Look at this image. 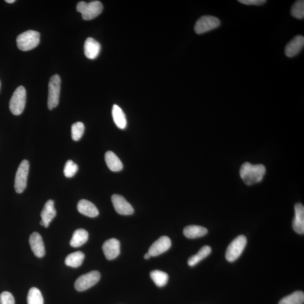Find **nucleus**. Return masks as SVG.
Segmentation results:
<instances>
[{"label":"nucleus","instance_id":"obj_1","mask_svg":"<svg viewBox=\"0 0 304 304\" xmlns=\"http://www.w3.org/2000/svg\"><path fill=\"white\" fill-rule=\"evenodd\" d=\"M265 173L266 169L263 165H253L249 162L243 163L239 172L242 180L248 185L260 182L263 180Z\"/></svg>","mask_w":304,"mask_h":304},{"label":"nucleus","instance_id":"obj_2","mask_svg":"<svg viewBox=\"0 0 304 304\" xmlns=\"http://www.w3.org/2000/svg\"><path fill=\"white\" fill-rule=\"evenodd\" d=\"M40 33L29 30L19 35L17 39V47L24 51L32 50L40 43Z\"/></svg>","mask_w":304,"mask_h":304},{"label":"nucleus","instance_id":"obj_3","mask_svg":"<svg viewBox=\"0 0 304 304\" xmlns=\"http://www.w3.org/2000/svg\"><path fill=\"white\" fill-rule=\"evenodd\" d=\"M103 9L102 3L99 1L90 2L80 1L77 3V10L82 14L83 20L90 21L100 15Z\"/></svg>","mask_w":304,"mask_h":304},{"label":"nucleus","instance_id":"obj_4","mask_svg":"<svg viewBox=\"0 0 304 304\" xmlns=\"http://www.w3.org/2000/svg\"><path fill=\"white\" fill-rule=\"evenodd\" d=\"M26 101V91L24 86H19L11 98L9 108L14 115H21L24 112Z\"/></svg>","mask_w":304,"mask_h":304},{"label":"nucleus","instance_id":"obj_5","mask_svg":"<svg viewBox=\"0 0 304 304\" xmlns=\"http://www.w3.org/2000/svg\"><path fill=\"white\" fill-rule=\"evenodd\" d=\"M247 238L245 235H239L228 246L226 252V258L228 261L233 262L241 256L247 245Z\"/></svg>","mask_w":304,"mask_h":304},{"label":"nucleus","instance_id":"obj_6","mask_svg":"<svg viewBox=\"0 0 304 304\" xmlns=\"http://www.w3.org/2000/svg\"><path fill=\"white\" fill-rule=\"evenodd\" d=\"M61 79L58 75L52 76L49 83L48 106L50 110L59 104Z\"/></svg>","mask_w":304,"mask_h":304},{"label":"nucleus","instance_id":"obj_7","mask_svg":"<svg viewBox=\"0 0 304 304\" xmlns=\"http://www.w3.org/2000/svg\"><path fill=\"white\" fill-rule=\"evenodd\" d=\"M29 162L26 159L22 161L19 166L15 178L14 188L18 193L24 192L27 184L29 173Z\"/></svg>","mask_w":304,"mask_h":304},{"label":"nucleus","instance_id":"obj_8","mask_svg":"<svg viewBox=\"0 0 304 304\" xmlns=\"http://www.w3.org/2000/svg\"><path fill=\"white\" fill-rule=\"evenodd\" d=\"M101 279V273L97 271H91L79 277L76 280V290L81 292L87 290L96 284Z\"/></svg>","mask_w":304,"mask_h":304},{"label":"nucleus","instance_id":"obj_9","mask_svg":"<svg viewBox=\"0 0 304 304\" xmlns=\"http://www.w3.org/2000/svg\"><path fill=\"white\" fill-rule=\"evenodd\" d=\"M221 22L218 18L211 15H204L196 22L195 30L196 33L201 35L218 28Z\"/></svg>","mask_w":304,"mask_h":304},{"label":"nucleus","instance_id":"obj_10","mask_svg":"<svg viewBox=\"0 0 304 304\" xmlns=\"http://www.w3.org/2000/svg\"><path fill=\"white\" fill-rule=\"evenodd\" d=\"M111 200L113 207L118 214L123 215H130L134 213V208L123 196L113 195Z\"/></svg>","mask_w":304,"mask_h":304},{"label":"nucleus","instance_id":"obj_11","mask_svg":"<svg viewBox=\"0 0 304 304\" xmlns=\"http://www.w3.org/2000/svg\"><path fill=\"white\" fill-rule=\"evenodd\" d=\"M102 249L106 259H115L120 253V241L116 238L109 239L103 243Z\"/></svg>","mask_w":304,"mask_h":304},{"label":"nucleus","instance_id":"obj_12","mask_svg":"<svg viewBox=\"0 0 304 304\" xmlns=\"http://www.w3.org/2000/svg\"><path fill=\"white\" fill-rule=\"evenodd\" d=\"M172 246L170 238L167 236H162L158 238L150 247L148 253L151 256H157L167 252Z\"/></svg>","mask_w":304,"mask_h":304},{"label":"nucleus","instance_id":"obj_13","mask_svg":"<svg viewBox=\"0 0 304 304\" xmlns=\"http://www.w3.org/2000/svg\"><path fill=\"white\" fill-rule=\"evenodd\" d=\"M29 245L32 252L37 257H43L45 254L44 243L41 235L37 232H34L30 235Z\"/></svg>","mask_w":304,"mask_h":304},{"label":"nucleus","instance_id":"obj_14","mask_svg":"<svg viewBox=\"0 0 304 304\" xmlns=\"http://www.w3.org/2000/svg\"><path fill=\"white\" fill-rule=\"evenodd\" d=\"M304 45V37L302 35L295 36L285 48V54L288 58H293L302 51Z\"/></svg>","mask_w":304,"mask_h":304},{"label":"nucleus","instance_id":"obj_15","mask_svg":"<svg viewBox=\"0 0 304 304\" xmlns=\"http://www.w3.org/2000/svg\"><path fill=\"white\" fill-rule=\"evenodd\" d=\"M295 218L292 227L296 233H304V207L302 203H298L295 206Z\"/></svg>","mask_w":304,"mask_h":304},{"label":"nucleus","instance_id":"obj_16","mask_svg":"<svg viewBox=\"0 0 304 304\" xmlns=\"http://www.w3.org/2000/svg\"><path fill=\"white\" fill-rule=\"evenodd\" d=\"M56 211L54 207V202L52 200H48L44 205L41 213L42 221L44 222L45 228H48L53 219L55 217Z\"/></svg>","mask_w":304,"mask_h":304},{"label":"nucleus","instance_id":"obj_17","mask_svg":"<svg viewBox=\"0 0 304 304\" xmlns=\"http://www.w3.org/2000/svg\"><path fill=\"white\" fill-rule=\"evenodd\" d=\"M101 49V45L97 41L93 38H87L84 45L85 55L87 58L96 59L100 54Z\"/></svg>","mask_w":304,"mask_h":304},{"label":"nucleus","instance_id":"obj_18","mask_svg":"<svg viewBox=\"0 0 304 304\" xmlns=\"http://www.w3.org/2000/svg\"><path fill=\"white\" fill-rule=\"evenodd\" d=\"M77 210L81 214L90 218H95L99 215L98 208L90 201L82 200L77 204Z\"/></svg>","mask_w":304,"mask_h":304},{"label":"nucleus","instance_id":"obj_19","mask_svg":"<svg viewBox=\"0 0 304 304\" xmlns=\"http://www.w3.org/2000/svg\"><path fill=\"white\" fill-rule=\"evenodd\" d=\"M105 160L108 168L114 172H120L123 170V164L119 157L112 151L106 152Z\"/></svg>","mask_w":304,"mask_h":304},{"label":"nucleus","instance_id":"obj_20","mask_svg":"<svg viewBox=\"0 0 304 304\" xmlns=\"http://www.w3.org/2000/svg\"><path fill=\"white\" fill-rule=\"evenodd\" d=\"M207 233L208 230L206 228L195 225L186 227L183 230L185 236L189 239L202 237Z\"/></svg>","mask_w":304,"mask_h":304},{"label":"nucleus","instance_id":"obj_21","mask_svg":"<svg viewBox=\"0 0 304 304\" xmlns=\"http://www.w3.org/2000/svg\"><path fill=\"white\" fill-rule=\"evenodd\" d=\"M89 233L87 231L83 229H78L76 230L74 233L70 245L73 248H79L88 240Z\"/></svg>","mask_w":304,"mask_h":304},{"label":"nucleus","instance_id":"obj_22","mask_svg":"<svg viewBox=\"0 0 304 304\" xmlns=\"http://www.w3.org/2000/svg\"><path fill=\"white\" fill-rule=\"evenodd\" d=\"M112 116L116 126L121 128H126L127 121L125 113L120 106L114 105L112 108Z\"/></svg>","mask_w":304,"mask_h":304},{"label":"nucleus","instance_id":"obj_23","mask_svg":"<svg viewBox=\"0 0 304 304\" xmlns=\"http://www.w3.org/2000/svg\"><path fill=\"white\" fill-rule=\"evenodd\" d=\"M85 254L81 252H76L70 254L66 258L65 264L68 267L78 268L84 260Z\"/></svg>","mask_w":304,"mask_h":304},{"label":"nucleus","instance_id":"obj_24","mask_svg":"<svg viewBox=\"0 0 304 304\" xmlns=\"http://www.w3.org/2000/svg\"><path fill=\"white\" fill-rule=\"evenodd\" d=\"M211 253V248L210 246H204L201 248L199 252L195 255L190 257L188 261V264L190 267H193L199 263L204 258L207 257Z\"/></svg>","mask_w":304,"mask_h":304},{"label":"nucleus","instance_id":"obj_25","mask_svg":"<svg viewBox=\"0 0 304 304\" xmlns=\"http://www.w3.org/2000/svg\"><path fill=\"white\" fill-rule=\"evenodd\" d=\"M304 294L302 291H296L281 299L279 304H303Z\"/></svg>","mask_w":304,"mask_h":304},{"label":"nucleus","instance_id":"obj_26","mask_svg":"<svg viewBox=\"0 0 304 304\" xmlns=\"http://www.w3.org/2000/svg\"><path fill=\"white\" fill-rule=\"evenodd\" d=\"M151 278L158 287L165 286L168 282L169 276L165 272L158 270L152 271L150 273Z\"/></svg>","mask_w":304,"mask_h":304},{"label":"nucleus","instance_id":"obj_27","mask_svg":"<svg viewBox=\"0 0 304 304\" xmlns=\"http://www.w3.org/2000/svg\"><path fill=\"white\" fill-rule=\"evenodd\" d=\"M28 304H44L43 296L39 289L32 287L27 296Z\"/></svg>","mask_w":304,"mask_h":304},{"label":"nucleus","instance_id":"obj_28","mask_svg":"<svg viewBox=\"0 0 304 304\" xmlns=\"http://www.w3.org/2000/svg\"><path fill=\"white\" fill-rule=\"evenodd\" d=\"M291 13L298 20H303L304 18V1L303 0L296 1L291 7Z\"/></svg>","mask_w":304,"mask_h":304},{"label":"nucleus","instance_id":"obj_29","mask_svg":"<svg viewBox=\"0 0 304 304\" xmlns=\"http://www.w3.org/2000/svg\"><path fill=\"white\" fill-rule=\"evenodd\" d=\"M84 131V125L81 122H78L72 125L71 128L72 139L75 141H78L81 138Z\"/></svg>","mask_w":304,"mask_h":304},{"label":"nucleus","instance_id":"obj_30","mask_svg":"<svg viewBox=\"0 0 304 304\" xmlns=\"http://www.w3.org/2000/svg\"><path fill=\"white\" fill-rule=\"evenodd\" d=\"M78 167L73 161L68 160L64 169V174L66 177L71 178L75 176L77 172Z\"/></svg>","mask_w":304,"mask_h":304},{"label":"nucleus","instance_id":"obj_31","mask_svg":"<svg viewBox=\"0 0 304 304\" xmlns=\"http://www.w3.org/2000/svg\"><path fill=\"white\" fill-rule=\"evenodd\" d=\"M0 304H15L14 296L9 292L4 291L0 295Z\"/></svg>","mask_w":304,"mask_h":304},{"label":"nucleus","instance_id":"obj_32","mask_svg":"<svg viewBox=\"0 0 304 304\" xmlns=\"http://www.w3.org/2000/svg\"><path fill=\"white\" fill-rule=\"evenodd\" d=\"M238 2L247 5H261L264 4L267 1L265 0H239Z\"/></svg>","mask_w":304,"mask_h":304},{"label":"nucleus","instance_id":"obj_33","mask_svg":"<svg viewBox=\"0 0 304 304\" xmlns=\"http://www.w3.org/2000/svg\"><path fill=\"white\" fill-rule=\"evenodd\" d=\"M151 257V254L148 253L144 255V258H145V259H148V258H150Z\"/></svg>","mask_w":304,"mask_h":304},{"label":"nucleus","instance_id":"obj_34","mask_svg":"<svg viewBox=\"0 0 304 304\" xmlns=\"http://www.w3.org/2000/svg\"><path fill=\"white\" fill-rule=\"evenodd\" d=\"M7 3H11L15 2V0H6L5 1Z\"/></svg>","mask_w":304,"mask_h":304},{"label":"nucleus","instance_id":"obj_35","mask_svg":"<svg viewBox=\"0 0 304 304\" xmlns=\"http://www.w3.org/2000/svg\"><path fill=\"white\" fill-rule=\"evenodd\" d=\"M40 224H41V226H44V222H43V221H42V220H41V221L40 222Z\"/></svg>","mask_w":304,"mask_h":304},{"label":"nucleus","instance_id":"obj_36","mask_svg":"<svg viewBox=\"0 0 304 304\" xmlns=\"http://www.w3.org/2000/svg\"><path fill=\"white\" fill-rule=\"evenodd\" d=\"M0 88H1V82H0Z\"/></svg>","mask_w":304,"mask_h":304}]
</instances>
